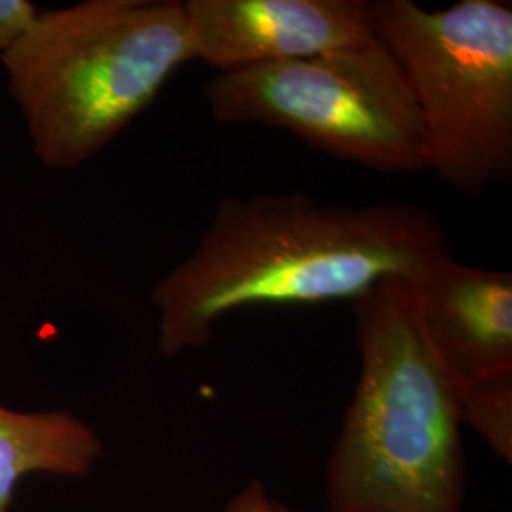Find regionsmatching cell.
Segmentation results:
<instances>
[{"mask_svg":"<svg viewBox=\"0 0 512 512\" xmlns=\"http://www.w3.org/2000/svg\"><path fill=\"white\" fill-rule=\"evenodd\" d=\"M448 256L444 224L414 203L230 196L196 251L152 289L158 346L165 357L207 348L220 319L243 308L353 302L387 279L416 285Z\"/></svg>","mask_w":512,"mask_h":512,"instance_id":"cell-1","label":"cell"},{"mask_svg":"<svg viewBox=\"0 0 512 512\" xmlns=\"http://www.w3.org/2000/svg\"><path fill=\"white\" fill-rule=\"evenodd\" d=\"M361 376L330 454L332 512H463L456 391L421 329L412 283L387 279L351 302Z\"/></svg>","mask_w":512,"mask_h":512,"instance_id":"cell-2","label":"cell"},{"mask_svg":"<svg viewBox=\"0 0 512 512\" xmlns=\"http://www.w3.org/2000/svg\"><path fill=\"white\" fill-rule=\"evenodd\" d=\"M38 160L90 162L194 61L183 2L86 0L38 12L0 57Z\"/></svg>","mask_w":512,"mask_h":512,"instance_id":"cell-3","label":"cell"},{"mask_svg":"<svg viewBox=\"0 0 512 512\" xmlns=\"http://www.w3.org/2000/svg\"><path fill=\"white\" fill-rule=\"evenodd\" d=\"M378 37L401 67L427 135L429 169L475 200L512 175V6L429 10L376 0Z\"/></svg>","mask_w":512,"mask_h":512,"instance_id":"cell-4","label":"cell"},{"mask_svg":"<svg viewBox=\"0 0 512 512\" xmlns=\"http://www.w3.org/2000/svg\"><path fill=\"white\" fill-rule=\"evenodd\" d=\"M203 95L220 124L281 129L332 158L385 175L429 169L420 110L380 37L329 54L217 73Z\"/></svg>","mask_w":512,"mask_h":512,"instance_id":"cell-5","label":"cell"},{"mask_svg":"<svg viewBox=\"0 0 512 512\" xmlns=\"http://www.w3.org/2000/svg\"><path fill=\"white\" fill-rule=\"evenodd\" d=\"M194 61L217 73L306 59L378 38L366 0H186Z\"/></svg>","mask_w":512,"mask_h":512,"instance_id":"cell-6","label":"cell"},{"mask_svg":"<svg viewBox=\"0 0 512 512\" xmlns=\"http://www.w3.org/2000/svg\"><path fill=\"white\" fill-rule=\"evenodd\" d=\"M421 329L454 387L512 372V275L444 258L414 285Z\"/></svg>","mask_w":512,"mask_h":512,"instance_id":"cell-7","label":"cell"},{"mask_svg":"<svg viewBox=\"0 0 512 512\" xmlns=\"http://www.w3.org/2000/svg\"><path fill=\"white\" fill-rule=\"evenodd\" d=\"M101 456L97 433L71 412H16L0 404V512H10L25 476L88 475Z\"/></svg>","mask_w":512,"mask_h":512,"instance_id":"cell-8","label":"cell"},{"mask_svg":"<svg viewBox=\"0 0 512 512\" xmlns=\"http://www.w3.org/2000/svg\"><path fill=\"white\" fill-rule=\"evenodd\" d=\"M459 421L475 429L497 458L512 463V372L454 387Z\"/></svg>","mask_w":512,"mask_h":512,"instance_id":"cell-9","label":"cell"},{"mask_svg":"<svg viewBox=\"0 0 512 512\" xmlns=\"http://www.w3.org/2000/svg\"><path fill=\"white\" fill-rule=\"evenodd\" d=\"M38 12L29 0H0V57L27 33Z\"/></svg>","mask_w":512,"mask_h":512,"instance_id":"cell-10","label":"cell"},{"mask_svg":"<svg viewBox=\"0 0 512 512\" xmlns=\"http://www.w3.org/2000/svg\"><path fill=\"white\" fill-rule=\"evenodd\" d=\"M224 512H274V499L260 480H251L228 501Z\"/></svg>","mask_w":512,"mask_h":512,"instance_id":"cell-11","label":"cell"},{"mask_svg":"<svg viewBox=\"0 0 512 512\" xmlns=\"http://www.w3.org/2000/svg\"><path fill=\"white\" fill-rule=\"evenodd\" d=\"M274 512H296L293 509H289V507H285V505H281V503H277L274 501Z\"/></svg>","mask_w":512,"mask_h":512,"instance_id":"cell-12","label":"cell"}]
</instances>
